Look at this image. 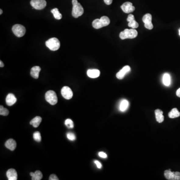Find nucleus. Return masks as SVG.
Listing matches in <instances>:
<instances>
[{
    "mask_svg": "<svg viewBox=\"0 0 180 180\" xmlns=\"http://www.w3.org/2000/svg\"><path fill=\"white\" fill-rule=\"evenodd\" d=\"M46 45L50 50L55 51L60 48V42L57 38H51L46 42Z\"/></svg>",
    "mask_w": 180,
    "mask_h": 180,
    "instance_id": "obj_4",
    "label": "nucleus"
},
{
    "mask_svg": "<svg viewBox=\"0 0 180 180\" xmlns=\"http://www.w3.org/2000/svg\"><path fill=\"white\" fill-rule=\"evenodd\" d=\"M129 105V103L128 101L127 100H123L122 101V102L120 103V107H119L120 110L121 112H125L128 108Z\"/></svg>",
    "mask_w": 180,
    "mask_h": 180,
    "instance_id": "obj_23",
    "label": "nucleus"
},
{
    "mask_svg": "<svg viewBox=\"0 0 180 180\" xmlns=\"http://www.w3.org/2000/svg\"><path fill=\"white\" fill-rule=\"evenodd\" d=\"M17 146V144L15 140L10 139L5 143V147L11 151H14Z\"/></svg>",
    "mask_w": 180,
    "mask_h": 180,
    "instance_id": "obj_17",
    "label": "nucleus"
},
{
    "mask_svg": "<svg viewBox=\"0 0 180 180\" xmlns=\"http://www.w3.org/2000/svg\"><path fill=\"white\" fill-rule=\"evenodd\" d=\"M95 163L96 164L97 166L98 167L99 169H101L102 168V165L100 163V162H99L98 161H95Z\"/></svg>",
    "mask_w": 180,
    "mask_h": 180,
    "instance_id": "obj_32",
    "label": "nucleus"
},
{
    "mask_svg": "<svg viewBox=\"0 0 180 180\" xmlns=\"http://www.w3.org/2000/svg\"><path fill=\"white\" fill-rule=\"evenodd\" d=\"M138 36V32L135 29L132 28L131 29H126L124 31L120 33V38L121 39L125 40L126 39H134Z\"/></svg>",
    "mask_w": 180,
    "mask_h": 180,
    "instance_id": "obj_2",
    "label": "nucleus"
},
{
    "mask_svg": "<svg viewBox=\"0 0 180 180\" xmlns=\"http://www.w3.org/2000/svg\"><path fill=\"white\" fill-rule=\"evenodd\" d=\"M30 176H32V177H33V176H34V175H35V173L31 172V173H30Z\"/></svg>",
    "mask_w": 180,
    "mask_h": 180,
    "instance_id": "obj_36",
    "label": "nucleus"
},
{
    "mask_svg": "<svg viewBox=\"0 0 180 180\" xmlns=\"http://www.w3.org/2000/svg\"><path fill=\"white\" fill-rule=\"evenodd\" d=\"M12 31L15 36L18 37H22L24 36L26 33L25 27L20 24H16L13 26Z\"/></svg>",
    "mask_w": 180,
    "mask_h": 180,
    "instance_id": "obj_6",
    "label": "nucleus"
},
{
    "mask_svg": "<svg viewBox=\"0 0 180 180\" xmlns=\"http://www.w3.org/2000/svg\"><path fill=\"white\" fill-rule=\"evenodd\" d=\"M45 99L51 105H55L57 103L58 98L54 91L50 90L45 94Z\"/></svg>",
    "mask_w": 180,
    "mask_h": 180,
    "instance_id": "obj_5",
    "label": "nucleus"
},
{
    "mask_svg": "<svg viewBox=\"0 0 180 180\" xmlns=\"http://www.w3.org/2000/svg\"><path fill=\"white\" fill-rule=\"evenodd\" d=\"M67 138L70 141H74L76 140V136L75 134L72 133H67Z\"/></svg>",
    "mask_w": 180,
    "mask_h": 180,
    "instance_id": "obj_29",
    "label": "nucleus"
},
{
    "mask_svg": "<svg viewBox=\"0 0 180 180\" xmlns=\"http://www.w3.org/2000/svg\"><path fill=\"white\" fill-rule=\"evenodd\" d=\"M110 23V20L107 16H103L100 19H97L93 22L92 26L96 29H99L100 28L106 27Z\"/></svg>",
    "mask_w": 180,
    "mask_h": 180,
    "instance_id": "obj_1",
    "label": "nucleus"
},
{
    "mask_svg": "<svg viewBox=\"0 0 180 180\" xmlns=\"http://www.w3.org/2000/svg\"><path fill=\"white\" fill-rule=\"evenodd\" d=\"M152 16L151 14H146L143 17V22L145 24V27L148 30L153 29L154 26L152 23Z\"/></svg>",
    "mask_w": 180,
    "mask_h": 180,
    "instance_id": "obj_9",
    "label": "nucleus"
},
{
    "mask_svg": "<svg viewBox=\"0 0 180 180\" xmlns=\"http://www.w3.org/2000/svg\"><path fill=\"white\" fill-rule=\"evenodd\" d=\"M62 96L67 100H70L73 97V92L71 88L67 86H65L61 90Z\"/></svg>",
    "mask_w": 180,
    "mask_h": 180,
    "instance_id": "obj_11",
    "label": "nucleus"
},
{
    "mask_svg": "<svg viewBox=\"0 0 180 180\" xmlns=\"http://www.w3.org/2000/svg\"><path fill=\"white\" fill-rule=\"evenodd\" d=\"M100 72L97 69H89L87 71V75L91 78H97L99 77Z\"/></svg>",
    "mask_w": 180,
    "mask_h": 180,
    "instance_id": "obj_16",
    "label": "nucleus"
},
{
    "mask_svg": "<svg viewBox=\"0 0 180 180\" xmlns=\"http://www.w3.org/2000/svg\"><path fill=\"white\" fill-rule=\"evenodd\" d=\"M51 13L53 14L54 17L57 20H60L62 18V15L59 11L58 9L54 8L51 10Z\"/></svg>",
    "mask_w": 180,
    "mask_h": 180,
    "instance_id": "obj_24",
    "label": "nucleus"
},
{
    "mask_svg": "<svg viewBox=\"0 0 180 180\" xmlns=\"http://www.w3.org/2000/svg\"><path fill=\"white\" fill-rule=\"evenodd\" d=\"M7 105L9 106H12L17 102V98L13 94H9L6 98Z\"/></svg>",
    "mask_w": 180,
    "mask_h": 180,
    "instance_id": "obj_14",
    "label": "nucleus"
},
{
    "mask_svg": "<svg viewBox=\"0 0 180 180\" xmlns=\"http://www.w3.org/2000/svg\"><path fill=\"white\" fill-rule=\"evenodd\" d=\"M9 114V111L8 109L5 108L3 106H0V115L2 116H7Z\"/></svg>",
    "mask_w": 180,
    "mask_h": 180,
    "instance_id": "obj_26",
    "label": "nucleus"
},
{
    "mask_svg": "<svg viewBox=\"0 0 180 180\" xmlns=\"http://www.w3.org/2000/svg\"><path fill=\"white\" fill-rule=\"evenodd\" d=\"M127 20L129 22V27H131L133 29H136V28H138L139 24L135 20V17L132 14L129 15Z\"/></svg>",
    "mask_w": 180,
    "mask_h": 180,
    "instance_id": "obj_13",
    "label": "nucleus"
},
{
    "mask_svg": "<svg viewBox=\"0 0 180 180\" xmlns=\"http://www.w3.org/2000/svg\"><path fill=\"white\" fill-rule=\"evenodd\" d=\"M2 13H3V11H2V9H1V10H0V15H2Z\"/></svg>",
    "mask_w": 180,
    "mask_h": 180,
    "instance_id": "obj_37",
    "label": "nucleus"
},
{
    "mask_svg": "<svg viewBox=\"0 0 180 180\" xmlns=\"http://www.w3.org/2000/svg\"><path fill=\"white\" fill-rule=\"evenodd\" d=\"M30 4L34 9L39 10L45 8L47 5L45 0H31Z\"/></svg>",
    "mask_w": 180,
    "mask_h": 180,
    "instance_id": "obj_7",
    "label": "nucleus"
},
{
    "mask_svg": "<svg viewBox=\"0 0 180 180\" xmlns=\"http://www.w3.org/2000/svg\"><path fill=\"white\" fill-rule=\"evenodd\" d=\"M171 82V76L169 74L165 73L163 77V83L164 85L166 86H169L170 85Z\"/></svg>",
    "mask_w": 180,
    "mask_h": 180,
    "instance_id": "obj_22",
    "label": "nucleus"
},
{
    "mask_svg": "<svg viewBox=\"0 0 180 180\" xmlns=\"http://www.w3.org/2000/svg\"><path fill=\"white\" fill-rule=\"evenodd\" d=\"M121 8L122 11L127 14L132 13L135 10V7L133 6V4L129 2H127L124 3L121 6Z\"/></svg>",
    "mask_w": 180,
    "mask_h": 180,
    "instance_id": "obj_10",
    "label": "nucleus"
},
{
    "mask_svg": "<svg viewBox=\"0 0 180 180\" xmlns=\"http://www.w3.org/2000/svg\"><path fill=\"white\" fill-rule=\"evenodd\" d=\"M131 71V68L129 66H125L116 74V77L119 80H122L124 78L125 76L127 73Z\"/></svg>",
    "mask_w": 180,
    "mask_h": 180,
    "instance_id": "obj_12",
    "label": "nucleus"
},
{
    "mask_svg": "<svg viewBox=\"0 0 180 180\" xmlns=\"http://www.w3.org/2000/svg\"><path fill=\"white\" fill-rule=\"evenodd\" d=\"M156 119L158 123H161L164 120V116H163V112L160 109H156L155 111Z\"/></svg>",
    "mask_w": 180,
    "mask_h": 180,
    "instance_id": "obj_18",
    "label": "nucleus"
},
{
    "mask_svg": "<svg viewBox=\"0 0 180 180\" xmlns=\"http://www.w3.org/2000/svg\"><path fill=\"white\" fill-rule=\"evenodd\" d=\"M6 174L9 180H17L18 179V175L15 169H9L7 171Z\"/></svg>",
    "mask_w": 180,
    "mask_h": 180,
    "instance_id": "obj_15",
    "label": "nucleus"
},
{
    "mask_svg": "<svg viewBox=\"0 0 180 180\" xmlns=\"http://www.w3.org/2000/svg\"><path fill=\"white\" fill-rule=\"evenodd\" d=\"M50 180H59V178L57 177L55 174L51 175L50 177H49Z\"/></svg>",
    "mask_w": 180,
    "mask_h": 180,
    "instance_id": "obj_30",
    "label": "nucleus"
},
{
    "mask_svg": "<svg viewBox=\"0 0 180 180\" xmlns=\"http://www.w3.org/2000/svg\"><path fill=\"white\" fill-rule=\"evenodd\" d=\"M104 1L105 4L107 5H110L111 4L112 2H113V0H104Z\"/></svg>",
    "mask_w": 180,
    "mask_h": 180,
    "instance_id": "obj_33",
    "label": "nucleus"
},
{
    "mask_svg": "<svg viewBox=\"0 0 180 180\" xmlns=\"http://www.w3.org/2000/svg\"><path fill=\"white\" fill-rule=\"evenodd\" d=\"M65 124L66 127L69 129H73L74 128V123L73 121L70 119H68L65 121Z\"/></svg>",
    "mask_w": 180,
    "mask_h": 180,
    "instance_id": "obj_27",
    "label": "nucleus"
},
{
    "mask_svg": "<svg viewBox=\"0 0 180 180\" xmlns=\"http://www.w3.org/2000/svg\"><path fill=\"white\" fill-rule=\"evenodd\" d=\"M176 95L178 97L180 98V88L177 90V91L176 92Z\"/></svg>",
    "mask_w": 180,
    "mask_h": 180,
    "instance_id": "obj_34",
    "label": "nucleus"
},
{
    "mask_svg": "<svg viewBox=\"0 0 180 180\" xmlns=\"http://www.w3.org/2000/svg\"><path fill=\"white\" fill-rule=\"evenodd\" d=\"M34 139L35 141H36L37 142H40L41 141V136L40 133L39 132H36L33 134Z\"/></svg>",
    "mask_w": 180,
    "mask_h": 180,
    "instance_id": "obj_28",
    "label": "nucleus"
},
{
    "mask_svg": "<svg viewBox=\"0 0 180 180\" xmlns=\"http://www.w3.org/2000/svg\"><path fill=\"white\" fill-rule=\"evenodd\" d=\"M73 9L72 14L74 18H77L84 13V9L77 0H72Z\"/></svg>",
    "mask_w": 180,
    "mask_h": 180,
    "instance_id": "obj_3",
    "label": "nucleus"
},
{
    "mask_svg": "<svg viewBox=\"0 0 180 180\" xmlns=\"http://www.w3.org/2000/svg\"><path fill=\"white\" fill-rule=\"evenodd\" d=\"M42 118L39 116H37L36 117L34 118V119L31 120L30 124L33 125L34 128H37V127L39 126L40 123L42 122Z\"/></svg>",
    "mask_w": 180,
    "mask_h": 180,
    "instance_id": "obj_20",
    "label": "nucleus"
},
{
    "mask_svg": "<svg viewBox=\"0 0 180 180\" xmlns=\"http://www.w3.org/2000/svg\"><path fill=\"white\" fill-rule=\"evenodd\" d=\"M168 116L170 118H172V119L179 117L180 116V112L177 108H174L169 112Z\"/></svg>",
    "mask_w": 180,
    "mask_h": 180,
    "instance_id": "obj_21",
    "label": "nucleus"
},
{
    "mask_svg": "<svg viewBox=\"0 0 180 180\" xmlns=\"http://www.w3.org/2000/svg\"><path fill=\"white\" fill-rule=\"evenodd\" d=\"M4 64L3 63V62L2 61H0V67L2 68V67H4Z\"/></svg>",
    "mask_w": 180,
    "mask_h": 180,
    "instance_id": "obj_35",
    "label": "nucleus"
},
{
    "mask_svg": "<svg viewBox=\"0 0 180 180\" xmlns=\"http://www.w3.org/2000/svg\"><path fill=\"white\" fill-rule=\"evenodd\" d=\"M43 178V174L42 172L40 171H36L35 172V175L33 177H32V180H40L42 179Z\"/></svg>",
    "mask_w": 180,
    "mask_h": 180,
    "instance_id": "obj_25",
    "label": "nucleus"
},
{
    "mask_svg": "<svg viewBox=\"0 0 180 180\" xmlns=\"http://www.w3.org/2000/svg\"><path fill=\"white\" fill-rule=\"evenodd\" d=\"M179 35L180 36V29L179 30Z\"/></svg>",
    "mask_w": 180,
    "mask_h": 180,
    "instance_id": "obj_38",
    "label": "nucleus"
},
{
    "mask_svg": "<svg viewBox=\"0 0 180 180\" xmlns=\"http://www.w3.org/2000/svg\"><path fill=\"white\" fill-rule=\"evenodd\" d=\"M164 176L167 180H180V173L179 172H172L171 170H166Z\"/></svg>",
    "mask_w": 180,
    "mask_h": 180,
    "instance_id": "obj_8",
    "label": "nucleus"
},
{
    "mask_svg": "<svg viewBox=\"0 0 180 180\" xmlns=\"http://www.w3.org/2000/svg\"><path fill=\"white\" fill-rule=\"evenodd\" d=\"M40 67L39 66H35L31 69V75L34 79H38L39 77V73L41 71Z\"/></svg>",
    "mask_w": 180,
    "mask_h": 180,
    "instance_id": "obj_19",
    "label": "nucleus"
},
{
    "mask_svg": "<svg viewBox=\"0 0 180 180\" xmlns=\"http://www.w3.org/2000/svg\"><path fill=\"white\" fill-rule=\"evenodd\" d=\"M99 156L101 158H106L107 157V155L105 153L103 152H100L99 153Z\"/></svg>",
    "mask_w": 180,
    "mask_h": 180,
    "instance_id": "obj_31",
    "label": "nucleus"
}]
</instances>
